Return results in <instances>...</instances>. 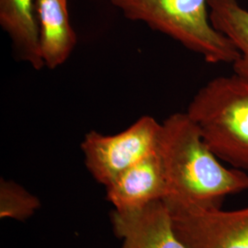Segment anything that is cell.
Wrapping results in <instances>:
<instances>
[{
	"label": "cell",
	"mask_w": 248,
	"mask_h": 248,
	"mask_svg": "<svg viewBox=\"0 0 248 248\" xmlns=\"http://www.w3.org/2000/svg\"><path fill=\"white\" fill-rule=\"evenodd\" d=\"M157 153L169 190L165 200L222 208L227 196L248 190V173L224 167L186 112L161 123Z\"/></svg>",
	"instance_id": "obj_1"
},
{
	"label": "cell",
	"mask_w": 248,
	"mask_h": 248,
	"mask_svg": "<svg viewBox=\"0 0 248 248\" xmlns=\"http://www.w3.org/2000/svg\"><path fill=\"white\" fill-rule=\"evenodd\" d=\"M186 114L216 156L248 170V81L232 74L216 77L196 93Z\"/></svg>",
	"instance_id": "obj_2"
},
{
	"label": "cell",
	"mask_w": 248,
	"mask_h": 248,
	"mask_svg": "<svg viewBox=\"0 0 248 248\" xmlns=\"http://www.w3.org/2000/svg\"><path fill=\"white\" fill-rule=\"evenodd\" d=\"M130 20L168 35L209 63L235 62L239 53L213 28L208 0H108Z\"/></svg>",
	"instance_id": "obj_3"
},
{
	"label": "cell",
	"mask_w": 248,
	"mask_h": 248,
	"mask_svg": "<svg viewBox=\"0 0 248 248\" xmlns=\"http://www.w3.org/2000/svg\"><path fill=\"white\" fill-rule=\"evenodd\" d=\"M160 131L161 124L148 115L113 135L90 131L81 142L85 165L97 182L108 186L124 171L157 150Z\"/></svg>",
	"instance_id": "obj_4"
},
{
	"label": "cell",
	"mask_w": 248,
	"mask_h": 248,
	"mask_svg": "<svg viewBox=\"0 0 248 248\" xmlns=\"http://www.w3.org/2000/svg\"><path fill=\"white\" fill-rule=\"evenodd\" d=\"M186 248H248V206L234 211L164 200Z\"/></svg>",
	"instance_id": "obj_5"
},
{
	"label": "cell",
	"mask_w": 248,
	"mask_h": 248,
	"mask_svg": "<svg viewBox=\"0 0 248 248\" xmlns=\"http://www.w3.org/2000/svg\"><path fill=\"white\" fill-rule=\"evenodd\" d=\"M111 222L116 236L123 240L121 248H186L175 232L164 200L135 212L113 211Z\"/></svg>",
	"instance_id": "obj_6"
},
{
	"label": "cell",
	"mask_w": 248,
	"mask_h": 248,
	"mask_svg": "<svg viewBox=\"0 0 248 248\" xmlns=\"http://www.w3.org/2000/svg\"><path fill=\"white\" fill-rule=\"evenodd\" d=\"M105 188L107 200L119 213L135 212L165 200L169 190L157 150L124 171Z\"/></svg>",
	"instance_id": "obj_7"
},
{
	"label": "cell",
	"mask_w": 248,
	"mask_h": 248,
	"mask_svg": "<svg viewBox=\"0 0 248 248\" xmlns=\"http://www.w3.org/2000/svg\"><path fill=\"white\" fill-rule=\"evenodd\" d=\"M35 6L42 58L45 66L55 69L69 58L78 43L67 0H36Z\"/></svg>",
	"instance_id": "obj_8"
},
{
	"label": "cell",
	"mask_w": 248,
	"mask_h": 248,
	"mask_svg": "<svg viewBox=\"0 0 248 248\" xmlns=\"http://www.w3.org/2000/svg\"><path fill=\"white\" fill-rule=\"evenodd\" d=\"M36 0H0V25L12 41L18 57L35 70L45 65L39 42Z\"/></svg>",
	"instance_id": "obj_9"
},
{
	"label": "cell",
	"mask_w": 248,
	"mask_h": 248,
	"mask_svg": "<svg viewBox=\"0 0 248 248\" xmlns=\"http://www.w3.org/2000/svg\"><path fill=\"white\" fill-rule=\"evenodd\" d=\"M213 28L225 36L239 56L233 62V74L248 81V10L238 0H208Z\"/></svg>",
	"instance_id": "obj_10"
},
{
	"label": "cell",
	"mask_w": 248,
	"mask_h": 248,
	"mask_svg": "<svg viewBox=\"0 0 248 248\" xmlns=\"http://www.w3.org/2000/svg\"><path fill=\"white\" fill-rule=\"evenodd\" d=\"M41 202L18 183L1 179L0 217L24 221L40 208Z\"/></svg>",
	"instance_id": "obj_11"
}]
</instances>
